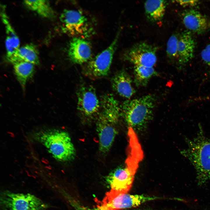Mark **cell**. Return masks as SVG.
I'll use <instances>...</instances> for the list:
<instances>
[{
	"instance_id": "1",
	"label": "cell",
	"mask_w": 210,
	"mask_h": 210,
	"mask_svg": "<svg viewBox=\"0 0 210 210\" xmlns=\"http://www.w3.org/2000/svg\"><path fill=\"white\" fill-rule=\"evenodd\" d=\"M187 147L181 151L194 167L198 184L201 186L210 181V140L199 125L197 135L192 139L186 138Z\"/></svg>"
},
{
	"instance_id": "2",
	"label": "cell",
	"mask_w": 210,
	"mask_h": 210,
	"mask_svg": "<svg viewBox=\"0 0 210 210\" xmlns=\"http://www.w3.org/2000/svg\"><path fill=\"white\" fill-rule=\"evenodd\" d=\"M34 138L56 160L65 162L74 158L76 150L66 131L54 128L47 129L36 133Z\"/></svg>"
},
{
	"instance_id": "3",
	"label": "cell",
	"mask_w": 210,
	"mask_h": 210,
	"mask_svg": "<svg viewBox=\"0 0 210 210\" xmlns=\"http://www.w3.org/2000/svg\"><path fill=\"white\" fill-rule=\"evenodd\" d=\"M120 109L114 102L108 99L101 102V110L97 123L99 150L104 153L110 149L117 134L114 125L120 116Z\"/></svg>"
},
{
	"instance_id": "4",
	"label": "cell",
	"mask_w": 210,
	"mask_h": 210,
	"mask_svg": "<svg viewBox=\"0 0 210 210\" xmlns=\"http://www.w3.org/2000/svg\"><path fill=\"white\" fill-rule=\"evenodd\" d=\"M155 102L151 94L125 101L121 106V115L129 127L139 128L152 119Z\"/></svg>"
},
{
	"instance_id": "5",
	"label": "cell",
	"mask_w": 210,
	"mask_h": 210,
	"mask_svg": "<svg viewBox=\"0 0 210 210\" xmlns=\"http://www.w3.org/2000/svg\"><path fill=\"white\" fill-rule=\"evenodd\" d=\"M1 210H46L49 205L34 195L8 190L1 193Z\"/></svg>"
},
{
	"instance_id": "6",
	"label": "cell",
	"mask_w": 210,
	"mask_h": 210,
	"mask_svg": "<svg viewBox=\"0 0 210 210\" xmlns=\"http://www.w3.org/2000/svg\"><path fill=\"white\" fill-rule=\"evenodd\" d=\"M121 30L119 29L112 42L108 47L90 60L83 70L84 74L93 79L107 76L112 63Z\"/></svg>"
},
{
	"instance_id": "7",
	"label": "cell",
	"mask_w": 210,
	"mask_h": 210,
	"mask_svg": "<svg viewBox=\"0 0 210 210\" xmlns=\"http://www.w3.org/2000/svg\"><path fill=\"white\" fill-rule=\"evenodd\" d=\"M63 31L68 34L83 38L88 36L92 31L87 17L80 11L73 9L63 10L60 17Z\"/></svg>"
},
{
	"instance_id": "8",
	"label": "cell",
	"mask_w": 210,
	"mask_h": 210,
	"mask_svg": "<svg viewBox=\"0 0 210 210\" xmlns=\"http://www.w3.org/2000/svg\"><path fill=\"white\" fill-rule=\"evenodd\" d=\"M156 197L143 195L107 192L98 206L97 210H116L136 207L146 202L155 200Z\"/></svg>"
},
{
	"instance_id": "9",
	"label": "cell",
	"mask_w": 210,
	"mask_h": 210,
	"mask_svg": "<svg viewBox=\"0 0 210 210\" xmlns=\"http://www.w3.org/2000/svg\"><path fill=\"white\" fill-rule=\"evenodd\" d=\"M157 47L145 42L133 45L124 54V59L138 66L153 67L157 61Z\"/></svg>"
},
{
	"instance_id": "10",
	"label": "cell",
	"mask_w": 210,
	"mask_h": 210,
	"mask_svg": "<svg viewBox=\"0 0 210 210\" xmlns=\"http://www.w3.org/2000/svg\"><path fill=\"white\" fill-rule=\"evenodd\" d=\"M77 108L83 116L91 118L99 115L101 103L94 87L82 84L77 92Z\"/></svg>"
},
{
	"instance_id": "11",
	"label": "cell",
	"mask_w": 210,
	"mask_h": 210,
	"mask_svg": "<svg viewBox=\"0 0 210 210\" xmlns=\"http://www.w3.org/2000/svg\"><path fill=\"white\" fill-rule=\"evenodd\" d=\"M137 169L126 165L118 168L108 177L110 191L116 193H127L132 185Z\"/></svg>"
},
{
	"instance_id": "12",
	"label": "cell",
	"mask_w": 210,
	"mask_h": 210,
	"mask_svg": "<svg viewBox=\"0 0 210 210\" xmlns=\"http://www.w3.org/2000/svg\"><path fill=\"white\" fill-rule=\"evenodd\" d=\"M92 48L89 42L84 38L74 37L70 41L68 50L70 60L74 64L88 62L92 56Z\"/></svg>"
},
{
	"instance_id": "13",
	"label": "cell",
	"mask_w": 210,
	"mask_h": 210,
	"mask_svg": "<svg viewBox=\"0 0 210 210\" xmlns=\"http://www.w3.org/2000/svg\"><path fill=\"white\" fill-rule=\"evenodd\" d=\"M195 43L190 33L184 31L179 36L177 60L178 64L183 66L193 57Z\"/></svg>"
},
{
	"instance_id": "14",
	"label": "cell",
	"mask_w": 210,
	"mask_h": 210,
	"mask_svg": "<svg viewBox=\"0 0 210 210\" xmlns=\"http://www.w3.org/2000/svg\"><path fill=\"white\" fill-rule=\"evenodd\" d=\"M181 17L185 27L197 34L204 32L208 28V22L206 17L195 10H184L181 13Z\"/></svg>"
},
{
	"instance_id": "15",
	"label": "cell",
	"mask_w": 210,
	"mask_h": 210,
	"mask_svg": "<svg viewBox=\"0 0 210 210\" xmlns=\"http://www.w3.org/2000/svg\"><path fill=\"white\" fill-rule=\"evenodd\" d=\"M132 79L127 72L122 70L113 77L111 83L113 90L119 95L130 99L135 93Z\"/></svg>"
},
{
	"instance_id": "16",
	"label": "cell",
	"mask_w": 210,
	"mask_h": 210,
	"mask_svg": "<svg viewBox=\"0 0 210 210\" xmlns=\"http://www.w3.org/2000/svg\"><path fill=\"white\" fill-rule=\"evenodd\" d=\"M7 60L13 64L20 62H27L34 65H38L39 63L37 49L31 44L19 48L14 54Z\"/></svg>"
},
{
	"instance_id": "17",
	"label": "cell",
	"mask_w": 210,
	"mask_h": 210,
	"mask_svg": "<svg viewBox=\"0 0 210 210\" xmlns=\"http://www.w3.org/2000/svg\"><path fill=\"white\" fill-rule=\"evenodd\" d=\"M166 7L165 1H146L144 4V7L147 19L154 23L161 21L164 15Z\"/></svg>"
},
{
	"instance_id": "18",
	"label": "cell",
	"mask_w": 210,
	"mask_h": 210,
	"mask_svg": "<svg viewBox=\"0 0 210 210\" xmlns=\"http://www.w3.org/2000/svg\"><path fill=\"white\" fill-rule=\"evenodd\" d=\"M14 74L23 89H24L28 80L34 74V65L31 63L20 62L13 64Z\"/></svg>"
},
{
	"instance_id": "19",
	"label": "cell",
	"mask_w": 210,
	"mask_h": 210,
	"mask_svg": "<svg viewBox=\"0 0 210 210\" xmlns=\"http://www.w3.org/2000/svg\"><path fill=\"white\" fill-rule=\"evenodd\" d=\"M24 4L30 10L35 11L40 16L48 19H53L55 13L46 0H25Z\"/></svg>"
},
{
	"instance_id": "20",
	"label": "cell",
	"mask_w": 210,
	"mask_h": 210,
	"mask_svg": "<svg viewBox=\"0 0 210 210\" xmlns=\"http://www.w3.org/2000/svg\"><path fill=\"white\" fill-rule=\"evenodd\" d=\"M134 82L138 87L146 86L152 77L157 75L153 67L138 66H134Z\"/></svg>"
},
{
	"instance_id": "21",
	"label": "cell",
	"mask_w": 210,
	"mask_h": 210,
	"mask_svg": "<svg viewBox=\"0 0 210 210\" xmlns=\"http://www.w3.org/2000/svg\"><path fill=\"white\" fill-rule=\"evenodd\" d=\"M1 15L3 22L5 25L7 34L5 42L12 43L19 47L20 41L19 38L9 23L6 14L3 10Z\"/></svg>"
},
{
	"instance_id": "22",
	"label": "cell",
	"mask_w": 210,
	"mask_h": 210,
	"mask_svg": "<svg viewBox=\"0 0 210 210\" xmlns=\"http://www.w3.org/2000/svg\"><path fill=\"white\" fill-rule=\"evenodd\" d=\"M178 35L173 34L169 38L167 43L166 53L167 56L170 60H177Z\"/></svg>"
},
{
	"instance_id": "23",
	"label": "cell",
	"mask_w": 210,
	"mask_h": 210,
	"mask_svg": "<svg viewBox=\"0 0 210 210\" xmlns=\"http://www.w3.org/2000/svg\"><path fill=\"white\" fill-rule=\"evenodd\" d=\"M201 56L203 62L210 68V44L202 51Z\"/></svg>"
},
{
	"instance_id": "24",
	"label": "cell",
	"mask_w": 210,
	"mask_h": 210,
	"mask_svg": "<svg viewBox=\"0 0 210 210\" xmlns=\"http://www.w3.org/2000/svg\"><path fill=\"white\" fill-rule=\"evenodd\" d=\"M175 1L180 5L183 7H193L196 6L199 3V1L196 0H176Z\"/></svg>"
},
{
	"instance_id": "25",
	"label": "cell",
	"mask_w": 210,
	"mask_h": 210,
	"mask_svg": "<svg viewBox=\"0 0 210 210\" xmlns=\"http://www.w3.org/2000/svg\"><path fill=\"white\" fill-rule=\"evenodd\" d=\"M154 210L151 209H140V210Z\"/></svg>"
},
{
	"instance_id": "26",
	"label": "cell",
	"mask_w": 210,
	"mask_h": 210,
	"mask_svg": "<svg viewBox=\"0 0 210 210\" xmlns=\"http://www.w3.org/2000/svg\"></svg>"
},
{
	"instance_id": "27",
	"label": "cell",
	"mask_w": 210,
	"mask_h": 210,
	"mask_svg": "<svg viewBox=\"0 0 210 210\" xmlns=\"http://www.w3.org/2000/svg\"></svg>"
}]
</instances>
